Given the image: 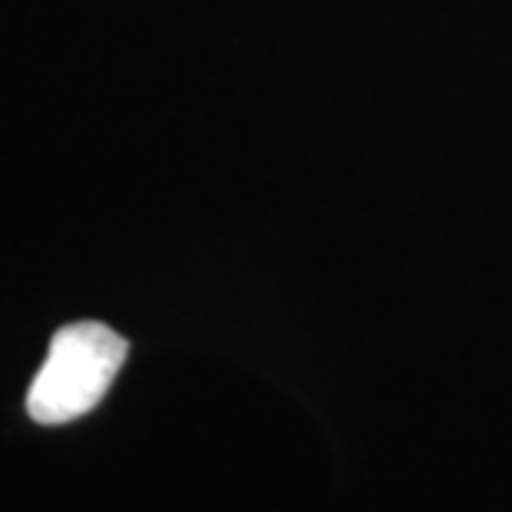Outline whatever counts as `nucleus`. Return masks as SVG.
<instances>
[{
  "label": "nucleus",
  "instance_id": "f257e3e1",
  "mask_svg": "<svg viewBox=\"0 0 512 512\" xmlns=\"http://www.w3.org/2000/svg\"><path fill=\"white\" fill-rule=\"evenodd\" d=\"M126 354V337L100 321H76L60 328L27 390V413L43 427L80 420L113 387Z\"/></svg>",
  "mask_w": 512,
  "mask_h": 512
}]
</instances>
